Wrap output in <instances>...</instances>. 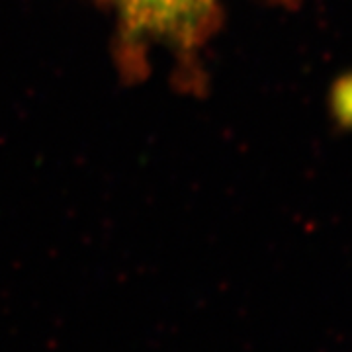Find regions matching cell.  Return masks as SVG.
<instances>
[{"label": "cell", "mask_w": 352, "mask_h": 352, "mask_svg": "<svg viewBox=\"0 0 352 352\" xmlns=\"http://www.w3.org/2000/svg\"><path fill=\"white\" fill-rule=\"evenodd\" d=\"M210 6L212 0H126L129 24L157 34H186Z\"/></svg>", "instance_id": "1"}]
</instances>
